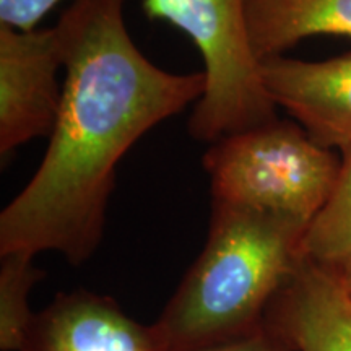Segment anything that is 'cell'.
<instances>
[{
	"instance_id": "cell-5",
	"label": "cell",
	"mask_w": 351,
	"mask_h": 351,
	"mask_svg": "<svg viewBox=\"0 0 351 351\" xmlns=\"http://www.w3.org/2000/svg\"><path fill=\"white\" fill-rule=\"evenodd\" d=\"M62 67L56 26L20 32L0 25V155L51 137L62 106Z\"/></svg>"
},
{
	"instance_id": "cell-14",
	"label": "cell",
	"mask_w": 351,
	"mask_h": 351,
	"mask_svg": "<svg viewBox=\"0 0 351 351\" xmlns=\"http://www.w3.org/2000/svg\"><path fill=\"white\" fill-rule=\"evenodd\" d=\"M333 270L337 271L341 285H343L346 291H348V295L351 296V258L348 262H345L343 265L337 267V269H333Z\"/></svg>"
},
{
	"instance_id": "cell-13",
	"label": "cell",
	"mask_w": 351,
	"mask_h": 351,
	"mask_svg": "<svg viewBox=\"0 0 351 351\" xmlns=\"http://www.w3.org/2000/svg\"><path fill=\"white\" fill-rule=\"evenodd\" d=\"M205 351H295L288 341L280 337L269 324H263L256 332L230 343L215 346Z\"/></svg>"
},
{
	"instance_id": "cell-10",
	"label": "cell",
	"mask_w": 351,
	"mask_h": 351,
	"mask_svg": "<svg viewBox=\"0 0 351 351\" xmlns=\"http://www.w3.org/2000/svg\"><path fill=\"white\" fill-rule=\"evenodd\" d=\"M304 257L337 269L351 258V148L343 153L330 199L307 228Z\"/></svg>"
},
{
	"instance_id": "cell-1",
	"label": "cell",
	"mask_w": 351,
	"mask_h": 351,
	"mask_svg": "<svg viewBox=\"0 0 351 351\" xmlns=\"http://www.w3.org/2000/svg\"><path fill=\"white\" fill-rule=\"evenodd\" d=\"M125 2L72 0L56 25L62 106L41 165L0 213V256L52 251L86 262L103 239L122 158L205 93L204 72H168L138 49Z\"/></svg>"
},
{
	"instance_id": "cell-3",
	"label": "cell",
	"mask_w": 351,
	"mask_h": 351,
	"mask_svg": "<svg viewBox=\"0 0 351 351\" xmlns=\"http://www.w3.org/2000/svg\"><path fill=\"white\" fill-rule=\"evenodd\" d=\"M213 204L276 215L309 228L339 179L341 161L295 122L226 135L204 155Z\"/></svg>"
},
{
	"instance_id": "cell-7",
	"label": "cell",
	"mask_w": 351,
	"mask_h": 351,
	"mask_svg": "<svg viewBox=\"0 0 351 351\" xmlns=\"http://www.w3.org/2000/svg\"><path fill=\"white\" fill-rule=\"evenodd\" d=\"M23 351H168L155 326L137 322L111 296L59 293L36 314Z\"/></svg>"
},
{
	"instance_id": "cell-12",
	"label": "cell",
	"mask_w": 351,
	"mask_h": 351,
	"mask_svg": "<svg viewBox=\"0 0 351 351\" xmlns=\"http://www.w3.org/2000/svg\"><path fill=\"white\" fill-rule=\"evenodd\" d=\"M60 0H0V25L32 32Z\"/></svg>"
},
{
	"instance_id": "cell-6",
	"label": "cell",
	"mask_w": 351,
	"mask_h": 351,
	"mask_svg": "<svg viewBox=\"0 0 351 351\" xmlns=\"http://www.w3.org/2000/svg\"><path fill=\"white\" fill-rule=\"evenodd\" d=\"M271 101L326 148H351V52L319 62L271 57L262 62Z\"/></svg>"
},
{
	"instance_id": "cell-8",
	"label": "cell",
	"mask_w": 351,
	"mask_h": 351,
	"mask_svg": "<svg viewBox=\"0 0 351 351\" xmlns=\"http://www.w3.org/2000/svg\"><path fill=\"white\" fill-rule=\"evenodd\" d=\"M265 322L295 351H351V296L335 270L309 258L271 300Z\"/></svg>"
},
{
	"instance_id": "cell-4",
	"label": "cell",
	"mask_w": 351,
	"mask_h": 351,
	"mask_svg": "<svg viewBox=\"0 0 351 351\" xmlns=\"http://www.w3.org/2000/svg\"><path fill=\"white\" fill-rule=\"evenodd\" d=\"M142 7L150 20L186 33L204 60L205 93L187 124L192 138L212 145L276 119L249 36L245 0H142Z\"/></svg>"
},
{
	"instance_id": "cell-11",
	"label": "cell",
	"mask_w": 351,
	"mask_h": 351,
	"mask_svg": "<svg viewBox=\"0 0 351 351\" xmlns=\"http://www.w3.org/2000/svg\"><path fill=\"white\" fill-rule=\"evenodd\" d=\"M0 258V350L23 351L36 317L28 306V296L44 278V271L26 254H5Z\"/></svg>"
},
{
	"instance_id": "cell-2",
	"label": "cell",
	"mask_w": 351,
	"mask_h": 351,
	"mask_svg": "<svg viewBox=\"0 0 351 351\" xmlns=\"http://www.w3.org/2000/svg\"><path fill=\"white\" fill-rule=\"evenodd\" d=\"M306 231L276 215L212 204L204 251L153 324L168 351H205L261 328L306 258Z\"/></svg>"
},
{
	"instance_id": "cell-9",
	"label": "cell",
	"mask_w": 351,
	"mask_h": 351,
	"mask_svg": "<svg viewBox=\"0 0 351 351\" xmlns=\"http://www.w3.org/2000/svg\"><path fill=\"white\" fill-rule=\"evenodd\" d=\"M245 16L261 62L311 36L351 38V0H245Z\"/></svg>"
}]
</instances>
